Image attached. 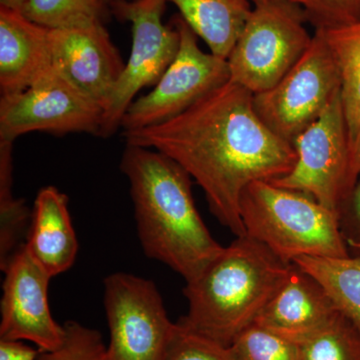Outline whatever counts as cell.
I'll use <instances>...</instances> for the list:
<instances>
[{
	"mask_svg": "<svg viewBox=\"0 0 360 360\" xmlns=\"http://www.w3.org/2000/svg\"><path fill=\"white\" fill-rule=\"evenodd\" d=\"M123 135L127 144L155 149L184 168L236 236H245L240 202L246 187L281 179L296 160L292 144L257 115L253 94L231 80L176 117Z\"/></svg>",
	"mask_w": 360,
	"mask_h": 360,
	"instance_id": "6da1fadb",
	"label": "cell"
},
{
	"mask_svg": "<svg viewBox=\"0 0 360 360\" xmlns=\"http://www.w3.org/2000/svg\"><path fill=\"white\" fill-rule=\"evenodd\" d=\"M120 169L130 186L135 220L146 257L167 265L186 283L224 250L201 219L193 179L155 149L127 144Z\"/></svg>",
	"mask_w": 360,
	"mask_h": 360,
	"instance_id": "7a4b0ae2",
	"label": "cell"
},
{
	"mask_svg": "<svg viewBox=\"0 0 360 360\" xmlns=\"http://www.w3.org/2000/svg\"><path fill=\"white\" fill-rule=\"evenodd\" d=\"M293 264L248 236L236 238L184 288L182 328L229 347L288 278Z\"/></svg>",
	"mask_w": 360,
	"mask_h": 360,
	"instance_id": "3957f363",
	"label": "cell"
},
{
	"mask_svg": "<svg viewBox=\"0 0 360 360\" xmlns=\"http://www.w3.org/2000/svg\"><path fill=\"white\" fill-rule=\"evenodd\" d=\"M240 217L246 236L290 264L302 257L350 255L338 215L309 194L253 182L241 198Z\"/></svg>",
	"mask_w": 360,
	"mask_h": 360,
	"instance_id": "277c9868",
	"label": "cell"
},
{
	"mask_svg": "<svg viewBox=\"0 0 360 360\" xmlns=\"http://www.w3.org/2000/svg\"><path fill=\"white\" fill-rule=\"evenodd\" d=\"M304 13L292 0L253 4L227 58L231 82L262 94L290 72L311 44Z\"/></svg>",
	"mask_w": 360,
	"mask_h": 360,
	"instance_id": "5b68a950",
	"label": "cell"
},
{
	"mask_svg": "<svg viewBox=\"0 0 360 360\" xmlns=\"http://www.w3.org/2000/svg\"><path fill=\"white\" fill-rule=\"evenodd\" d=\"M106 360H167L177 331L155 283L115 272L104 281Z\"/></svg>",
	"mask_w": 360,
	"mask_h": 360,
	"instance_id": "8992f818",
	"label": "cell"
},
{
	"mask_svg": "<svg viewBox=\"0 0 360 360\" xmlns=\"http://www.w3.org/2000/svg\"><path fill=\"white\" fill-rule=\"evenodd\" d=\"M167 0H111L113 13L131 25L132 46L108 105L98 136L110 137L122 127L123 116L141 90L155 86L179 49L174 23H163Z\"/></svg>",
	"mask_w": 360,
	"mask_h": 360,
	"instance_id": "52a82bcc",
	"label": "cell"
},
{
	"mask_svg": "<svg viewBox=\"0 0 360 360\" xmlns=\"http://www.w3.org/2000/svg\"><path fill=\"white\" fill-rule=\"evenodd\" d=\"M340 70L328 44L315 30L307 52L274 87L253 94L262 122L292 144L340 94Z\"/></svg>",
	"mask_w": 360,
	"mask_h": 360,
	"instance_id": "ba28073f",
	"label": "cell"
},
{
	"mask_svg": "<svg viewBox=\"0 0 360 360\" xmlns=\"http://www.w3.org/2000/svg\"><path fill=\"white\" fill-rule=\"evenodd\" d=\"M292 146L295 165L288 174L271 182L309 194L340 214L354 186L350 175L352 146L341 94L316 122L296 137Z\"/></svg>",
	"mask_w": 360,
	"mask_h": 360,
	"instance_id": "9c48e42d",
	"label": "cell"
},
{
	"mask_svg": "<svg viewBox=\"0 0 360 360\" xmlns=\"http://www.w3.org/2000/svg\"><path fill=\"white\" fill-rule=\"evenodd\" d=\"M179 32V49L155 89L130 104L122 118L123 131L167 122L231 80L227 59L200 49L198 35L186 21L172 20Z\"/></svg>",
	"mask_w": 360,
	"mask_h": 360,
	"instance_id": "30bf717a",
	"label": "cell"
},
{
	"mask_svg": "<svg viewBox=\"0 0 360 360\" xmlns=\"http://www.w3.org/2000/svg\"><path fill=\"white\" fill-rule=\"evenodd\" d=\"M103 108L82 94L56 68L18 94L0 98V141L30 132L99 135Z\"/></svg>",
	"mask_w": 360,
	"mask_h": 360,
	"instance_id": "8fae6325",
	"label": "cell"
},
{
	"mask_svg": "<svg viewBox=\"0 0 360 360\" xmlns=\"http://www.w3.org/2000/svg\"><path fill=\"white\" fill-rule=\"evenodd\" d=\"M0 303V340H26L40 352H51L63 345L65 326L52 316L49 285L52 277L21 243L6 264Z\"/></svg>",
	"mask_w": 360,
	"mask_h": 360,
	"instance_id": "7c38bea8",
	"label": "cell"
},
{
	"mask_svg": "<svg viewBox=\"0 0 360 360\" xmlns=\"http://www.w3.org/2000/svg\"><path fill=\"white\" fill-rule=\"evenodd\" d=\"M49 35L54 68L104 110L125 63L101 20L49 30Z\"/></svg>",
	"mask_w": 360,
	"mask_h": 360,
	"instance_id": "4fadbf2b",
	"label": "cell"
},
{
	"mask_svg": "<svg viewBox=\"0 0 360 360\" xmlns=\"http://www.w3.org/2000/svg\"><path fill=\"white\" fill-rule=\"evenodd\" d=\"M321 283L293 264L255 323L302 345L340 314Z\"/></svg>",
	"mask_w": 360,
	"mask_h": 360,
	"instance_id": "5bb4252c",
	"label": "cell"
},
{
	"mask_svg": "<svg viewBox=\"0 0 360 360\" xmlns=\"http://www.w3.org/2000/svg\"><path fill=\"white\" fill-rule=\"evenodd\" d=\"M49 28L0 6V91L18 94L53 70Z\"/></svg>",
	"mask_w": 360,
	"mask_h": 360,
	"instance_id": "9a60e30c",
	"label": "cell"
},
{
	"mask_svg": "<svg viewBox=\"0 0 360 360\" xmlns=\"http://www.w3.org/2000/svg\"><path fill=\"white\" fill-rule=\"evenodd\" d=\"M25 245L51 277L63 274L75 264L78 241L68 198L56 187H44L37 193Z\"/></svg>",
	"mask_w": 360,
	"mask_h": 360,
	"instance_id": "2e32d148",
	"label": "cell"
},
{
	"mask_svg": "<svg viewBox=\"0 0 360 360\" xmlns=\"http://www.w3.org/2000/svg\"><path fill=\"white\" fill-rule=\"evenodd\" d=\"M180 18L207 45L210 51L227 59L252 11L250 0H167Z\"/></svg>",
	"mask_w": 360,
	"mask_h": 360,
	"instance_id": "e0dca14e",
	"label": "cell"
},
{
	"mask_svg": "<svg viewBox=\"0 0 360 360\" xmlns=\"http://www.w3.org/2000/svg\"><path fill=\"white\" fill-rule=\"evenodd\" d=\"M317 32L328 44L340 70L341 101L352 153L360 139V20Z\"/></svg>",
	"mask_w": 360,
	"mask_h": 360,
	"instance_id": "ac0fdd59",
	"label": "cell"
},
{
	"mask_svg": "<svg viewBox=\"0 0 360 360\" xmlns=\"http://www.w3.org/2000/svg\"><path fill=\"white\" fill-rule=\"evenodd\" d=\"M292 264L321 284L341 314L360 324V255L302 257Z\"/></svg>",
	"mask_w": 360,
	"mask_h": 360,
	"instance_id": "d6986e66",
	"label": "cell"
},
{
	"mask_svg": "<svg viewBox=\"0 0 360 360\" xmlns=\"http://www.w3.org/2000/svg\"><path fill=\"white\" fill-rule=\"evenodd\" d=\"M32 214L23 200L13 196V143L0 141V267L21 245L18 240L25 233Z\"/></svg>",
	"mask_w": 360,
	"mask_h": 360,
	"instance_id": "ffe728a7",
	"label": "cell"
},
{
	"mask_svg": "<svg viewBox=\"0 0 360 360\" xmlns=\"http://www.w3.org/2000/svg\"><path fill=\"white\" fill-rule=\"evenodd\" d=\"M300 345L302 360H360V324L340 312Z\"/></svg>",
	"mask_w": 360,
	"mask_h": 360,
	"instance_id": "44dd1931",
	"label": "cell"
},
{
	"mask_svg": "<svg viewBox=\"0 0 360 360\" xmlns=\"http://www.w3.org/2000/svg\"><path fill=\"white\" fill-rule=\"evenodd\" d=\"M103 6L101 0H27L20 13L37 25L56 30L101 20Z\"/></svg>",
	"mask_w": 360,
	"mask_h": 360,
	"instance_id": "7402d4cb",
	"label": "cell"
},
{
	"mask_svg": "<svg viewBox=\"0 0 360 360\" xmlns=\"http://www.w3.org/2000/svg\"><path fill=\"white\" fill-rule=\"evenodd\" d=\"M229 347L238 360H302L300 345L257 323L245 329Z\"/></svg>",
	"mask_w": 360,
	"mask_h": 360,
	"instance_id": "603a6c76",
	"label": "cell"
},
{
	"mask_svg": "<svg viewBox=\"0 0 360 360\" xmlns=\"http://www.w3.org/2000/svg\"><path fill=\"white\" fill-rule=\"evenodd\" d=\"M63 345L51 352H40L37 360H106L103 335L77 321H68Z\"/></svg>",
	"mask_w": 360,
	"mask_h": 360,
	"instance_id": "cb8c5ba5",
	"label": "cell"
},
{
	"mask_svg": "<svg viewBox=\"0 0 360 360\" xmlns=\"http://www.w3.org/2000/svg\"><path fill=\"white\" fill-rule=\"evenodd\" d=\"M315 30H331L360 20V0H292Z\"/></svg>",
	"mask_w": 360,
	"mask_h": 360,
	"instance_id": "d4e9b609",
	"label": "cell"
},
{
	"mask_svg": "<svg viewBox=\"0 0 360 360\" xmlns=\"http://www.w3.org/2000/svg\"><path fill=\"white\" fill-rule=\"evenodd\" d=\"M177 323L167 360H238L231 347L191 333Z\"/></svg>",
	"mask_w": 360,
	"mask_h": 360,
	"instance_id": "484cf974",
	"label": "cell"
},
{
	"mask_svg": "<svg viewBox=\"0 0 360 360\" xmlns=\"http://www.w3.org/2000/svg\"><path fill=\"white\" fill-rule=\"evenodd\" d=\"M338 219L349 252L360 255V176L343 203Z\"/></svg>",
	"mask_w": 360,
	"mask_h": 360,
	"instance_id": "4316f807",
	"label": "cell"
},
{
	"mask_svg": "<svg viewBox=\"0 0 360 360\" xmlns=\"http://www.w3.org/2000/svg\"><path fill=\"white\" fill-rule=\"evenodd\" d=\"M39 352L23 340H0V360H37Z\"/></svg>",
	"mask_w": 360,
	"mask_h": 360,
	"instance_id": "83f0119b",
	"label": "cell"
},
{
	"mask_svg": "<svg viewBox=\"0 0 360 360\" xmlns=\"http://www.w3.org/2000/svg\"><path fill=\"white\" fill-rule=\"evenodd\" d=\"M350 175L354 184H356L360 176V139L354 146L352 153V167H350Z\"/></svg>",
	"mask_w": 360,
	"mask_h": 360,
	"instance_id": "f1b7e54d",
	"label": "cell"
},
{
	"mask_svg": "<svg viewBox=\"0 0 360 360\" xmlns=\"http://www.w3.org/2000/svg\"><path fill=\"white\" fill-rule=\"evenodd\" d=\"M26 1L27 0H0V6L13 9V11H21Z\"/></svg>",
	"mask_w": 360,
	"mask_h": 360,
	"instance_id": "f546056e",
	"label": "cell"
},
{
	"mask_svg": "<svg viewBox=\"0 0 360 360\" xmlns=\"http://www.w3.org/2000/svg\"><path fill=\"white\" fill-rule=\"evenodd\" d=\"M253 4H258V2L270 1V0H250Z\"/></svg>",
	"mask_w": 360,
	"mask_h": 360,
	"instance_id": "4dcf8cb0",
	"label": "cell"
},
{
	"mask_svg": "<svg viewBox=\"0 0 360 360\" xmlns=\"http://www.w3.org/2000/svg\"><path fill=\"white\" fill-rule=\"evenodd\" d=\"M101 1H103L104 4H106V2L111 1V0H101Z\"/></svg>",
	"mask_w": 360,
	"mask_h": 360,
	"instance_id": "1f68e13d",
	"label": "cell"
}]
</instances>
